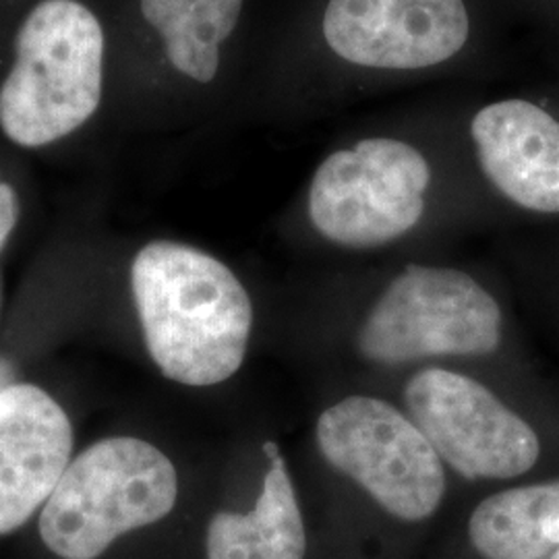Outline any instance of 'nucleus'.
Wrapping results in <instances>:
<instances>
[{
  "label": "nucleus",
  "instance_id": "20e7f679",
  "mask_svg": "<svg viewBox=\"0 0 559 559\" xmlns=\"http://www.w3.org/2000/svg\"><path fill=\"white\" fill-rule=\"evenodd\" d=\"M501 342L496 299L459 270L411 265L360 328V353L396 365L427 357H475Z\"/></svg>",
  "mask_w": 559,
  "mask_h": 559
},
{
  "label": "nucleus",
  "instance_id": "1a4fd4ad",
  "mask_svg": "<svg viewBox=\"0 0 559 559\" xmlns=\"http://www.w3.org/2000/svg\"><path fill=\"white\" fill-rule=\"evenodd\" d=\"M73 427L59 402L29 383L0 390V535L32 519L71 464Z\"/></svg>",
  "mask_w": 559,
  "mask_h": 559
},
{
  "label": "nucleus",
  "instance_id": "2eb2a0df",
  "mask_svg": "<svg viewBox=\"0 0 559 559\" xmlns=\"http://www.w3.org/2000/svg\"><path fill=\"white\" fill-rule=\"evenodd\" d=\"M11 378H13V373H11V365H9L7 360L0 359V390H2V388H7V385L11 383Z\"/></svg>",
  "mask_w": 559,
  "mask_h": 559
},
{
  "label": "nucleus",
  "instance_id": "f03ea898",
  "mask_svg": "<svg viewBox=\"0 0 559 559\" xmlns=\"http://www.w3.org/2000/svg\"><path fill=\"white\" fill-rule=\"evenodd\" d=\"M104 32L80 0H41L21 23L0 87V129L23 147L78 131L102 100Z\"/></svg>",
  "mask_w": 559,
  "mask_h": 559
},
{
  "label": "nucleus",
  "instance_id": "39448f33",
  "mask_svg": "<svg viewBox=\"0 0 559 559\" xmlns=\"http://www.w3.org/2000/svg\"><path fill=\"white\" fill-rule=\"evenodd\" d=\"M321 454L406 522L433 516L445 493L443 464L415 420L378 399L350 396L318 420Z\"/></svg>",
  "mask_w": 559,
  "mask_h": 559
},
{
  "label": "nucleus",
  "instance_id": "9b49d317",
  "mask_svg": "<svg viewBox=\"0 0 559 559\" xmlns=\"http://www.w3.org/2000/svg\"><path fill=\"white\" fill-rule=\"evenodd\" d=\"M270 459L261 496L249 514L221 512L207 526V559H305L307 537L299 501L278 445H263Z\"/></svg>",
  "mask_w": 559,
  "mask_h": 559
},
{
  "label": "nucleus",
  "instance_id": "7ed1b4c3",
  "mask_svg": "<svg viewBox=\"0 0 559 559\" xmlns=\"http://www.w3.org/2000/svg\"><path fill=\"white\" fill-rule=\"evenodd\" d=\"M179 477L160 450L110 438L73 460L40 510V537L60 559H96L122 535L166 519Z\"/></svg>",
  "mask_w": 559,
  "mask_h": 559
},
{
  "label": "nucleus",
  "instance_id": "f8f14e48",
  "mask_svg": "<svg viewBox=\"0 0 559 559\" xmlns=\"http://www.w3.org/2000/svg\"><path fill=\"white\" fill-rule=\"evenodd\" d=\"M468 535L487 559L554 556L559 549V480L506 489L480 501Z\"/></svg>",
  "mask_w": 559,
  "mask_h": 559
},
{
  "label": "nucleus",
  "instance_id": "f257e3e1",
  "mask_svg": "<svg viewBox=\"0 0 559 559\" xmlns=\"http://www.w3.org/2000/svg\"><path fill=\"white\" fill-rule=\"evenodd\" d=\"M131 286L150 357L168 380L203 388L239 371L253 307L230 267L195 247L154 240L133 261Z\"/></svg>",
  "mask_w": 559,
  "mask_h": 559
},
{
  "label": "nucleus",
  "instance_id": "dca6fc26",
  "mask_svg": "<svg viewBox=\"0 0 559 559\" xmlns=\"http://www.w3.org/2000/svg\"><path fill=\"white\" fill-rule=\"evenodd\" d=\"M547 559H559V549L556 551V554H554V556H549Z\"/></svg>",
  "mask_w": 559,
  "mask_h": 559
},
{
  "label": "nucleus",
  "instance_id": "4468645a",
  "mask_svg": "<svg viewBox=\"0 0 559 559\" xmlns=\"http://www.w3.org/2000/svg\"><path fill=\"white\" fill-rule=\"evenodd\" d=\"M20 216L17 195L9 185H0V251L11 237Z\"/></svg>",
  "mask_w": 559,
  "mask_h": 559
},
{
  "label": "nucleus",
  "instance_id": "9d476101",
  "mask_svg": "<svg viewBox=\"0 0 559 559\" xmlns=\"http://www.w3.org/2000/svg\"><path fill=\"white\" fill-rule=\"evenodd\" d=\"M480 168L508 200L559 212V122L526 100L483 108L471 124Z\"/></svg>",
  "mask_w": 559,
  "mask_h": 559
},
{
  "label": "nucleus",
  "instance_id": "ddd939ff",
  "mask_svg": "<svg viewBox=\"0 0 559 559\" xmlns=\"http://www.w3.org/2000/svg\"><path fill=\"white\" fill-rule=\"evenodd\" d=\"M242 0H141L145 21L158 29L173 67L210 83L221 67V44L239 23Z\"/></svg>",
  "mask_w": 559,
  "mask_h": 559
},
{
  "label": "nucleus",
  "instance_id": "0eeeda50",
  "mask_svg": "<svg viewBox=\"0 0 559 559\" xmlns=\"http://www.w3.org/2000/svg\"><path fill=\"white\" fill-rule=\"evenodd\" d=\"M404 402L438 456L466 479H514L539 460L535 429L479 381L425 369L408 381Z\"/></svg>",
  "mask_w": 559,
  "mask_h": 559
},
{
  "label": "nucleus",
  "instance_id": "423d86ee",
  "mask_svg": "<svg viewBox=\"0 0 559 559\" xmlns=\"http://www.w3.org/2000/svg\"><path fill=\"white\" fill-rule=\"evenodd\" d=\"M431 180L419 150L396 140H365L325 158L309 191V216L325 239L380 247L406 235L423 216Z\"/></svg>",
  "mask_w": 559,
  "mask_h": 559
},
{
  "label": "nucleus",
  "instance_id": "6e6552de",
  "mask_svg": "<svg viewBox=\"0 0 559 559\" xmlns=\"http://www.w3.org/2000/svg\"><path fill=\"white\" fill-rule=\"evenodd\" d=\"M323 36L340 59L373 69H423L468 40L462 0H330Z\"/></svg>",
  "mask_w": 559,
  "mask_h": 559
}]
</instances>
